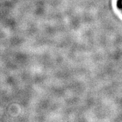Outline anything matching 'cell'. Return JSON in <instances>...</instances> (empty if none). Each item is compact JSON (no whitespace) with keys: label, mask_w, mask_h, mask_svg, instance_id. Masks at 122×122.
I'll return each mask as SVG.
<instances>
[{"label":"cell","mask_w":122,"mask_h":122,"mask_svg":"<svg viewBox=\"0 0 122 122\" xmlns=\"http://www.w3.org/2000/svg\"><path fill=\"white\" fill-rule=\"evenodd\" d=\"M117 7L122 12V0H117Z\"/></svg>","instance_id":"cell-1"}]
</instances>
